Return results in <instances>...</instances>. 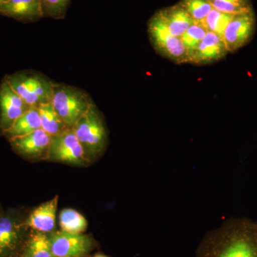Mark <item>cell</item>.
Listing matches in <instances>:
<instances>
[{"mask_svg":"<svg viewBox=\"0 0 257 257\" xmlns=\"http://www.w3.org/2000/svg\"><path fill=\"white\" fill-rule=\"evenodd\" d=\"M7 1H8V0H0V6L6 3Z\"/></svg>","mask_w":257,"mask_h":257,"instance_id":"484cf974","label":"cell"},{"mask_svg":"<svg viewBox=\"0 0 257 257\" xmlns=\"http://www.w3.org/2000/svg\"><path fill=\"white\" fill-rule=\"evenodd\" d=\"M58 196L44 203L36 208L25 223V226L36 230L38 232L49 233L55 228Z\"/></svg>","mask_w":257,"mask_h":257,"instance_id":"5bb4252c","label":"cell"},{"mask_svg":"<svg viewBox=\"0 0 257 257\" xmlns=\"http://www.w3.org/2000/svg\"><path fill=\"white\" fill-rule=\"evenodd\" d=\"M256 30V18L253 11L235 15L228 24L222 38L228 52H234L251 41Z\"/></svg>","mask_w":257,"mask_h":257,"instance_id":"52a82bcc","label":"cell"},{"mask_svg":"<svg viewBox=\"0 0 257 257\" xmlns=\"http://www.w3.org/2000/svg\"><path fill=\"white\" fill-rule=\"evenodd\" d=\"M157 13L165 23L169 32L175 37H182L194 23L193 19L179 3L159 10Z\"/></svg>","mask_w":257,"mask_h":257,"instance_id":"9a60e30c","label":"cell"},{"mask_svg":"<svg viewBox=\"0 0 257 257\" xmlns=\"http://www.w3.org/2000/svg\"><path fill=\"white\" fill-rule=\"evenodd\" d=\"M148 35L152 47L159 55L174 63H188L187 52L180 37L169 32L157 13L149 20Z\"/></svg>","mask_w":257,"mask_h":257,"instance_id":"5b68a950","label":"cell"},{"mask_svg":"<svg viewBox=\"0 0 257 257\" xmlns=\"http://www.w3.org/2000/svg\"><path fill=\"white\" fill-rule=\"evenodd\" d=\"M72 128L89 160L101 155L105 150L108 142L107 128L95 104L89 108Z\"/></svg>","mask_w":257,"mask_h":257,"instance_id":"3957f363","label":"cell"},{"mask_svg":"<svg viewBox=\"0 0 257 257\" xmlns=\"http://www.w3.org/2000/svg\"><path fill=\"white\" fill-rule=\"evenodd\" d=\"M25 257H55L49 236L42 232L32 235L25 250Z\"/></svg>","mask_w":257,"mask_h":257,"instance_id":"d6986e66","label":"cell"},{"mask_svg":"<svg viewBox=\"0 0 257 257\" xmlns=\"http://www.w3.org/2000/svg\"><path fill=\"white\" fill-rule=\"evenodd\" d=\"M41 119V128L51 136L58 135L69 128L56 112L50 102L37 106Z\"/></svg>","mask_w":257,"mask_h":257,"instance_id":"e0dca14e","label":"cell"},{"mask_svg":"<svg viewBox=\"0 0 257 257\" xmlns=\"http://www.w3.org/2000/svg\"><path fill=\"white\" fill-rule=\"evenodd\" d=\"M60 224L62 231L72 234H82L87 227V221L84 216L72 209L61 211Z\"/></svg>","mask_w":257,"mask_h":257,"instance_id":"ac0fdd59","label":"cell"},{"mask_svg":"<svg viewBox=\"0 0 257 257\" xmlns=\"http://www.w3.org/2000/svg\"><path fill=\"white\" fill-rule=\"evenodd\" d=\"M30 107L3 79L0 83V131L9 130Z\"/></svg>","mask_w":257,"mask_h":257,"instance_id":"9c48e42d","label":"cell"},{"mask_svg":"<svg viewBox=\"0 0 257 257\" xmlns=\"http://www.w3.org/2000/svg\"><path fill=\"white\" fill-rule=\"evenodd\" d=\"M179 4L194 22L202 23L213 9L208 0H181Z\"/></svg>","mask_w":257,"mask_h":257,"instance_id":"603a6c76","label":"cell"},{"mask_svg":"<svg viewBox=\"0 0 257 257\" xmlns=\"http://www.w3.org/2000/svg\"><path fill=\"white\" fill-rule=\"evenodd\" d=\"M213 9L229 15L253 11L250 0H208Z\"/></svg>","mask_w":257,"mask_h":257,"instance_id":"44dd1931","label":"cell"},{"mask_svg":"<svg viewBox=\"0 0 257 257\" xmlns=\"http://www.w3.org/2000/svg\"><path fill=\"white\" fill-rule=\"evenodd\" d=\"M194 257H257V221L230 219L208 231Z\"/></svg>","mask_w":257,"mask_h":257,"instance_id":"6da1fadb","label":"cell"},{"mask_svg":"<svg viewBox=\"0 0 257 257\" xmlns=\"http://www.w3.org/2000/svg\"><path fill=\"white\" fill-rule=\"evenodd\" d=\"M25 223L17 216H0V257L11 256L16 251L23 236Z\"/></svg>","mask_w":257,"mask_h":257,"instance_id":"7c38bea8","label":"cell"},{"mask_svg":"<svg viewBox=\"0 0 257 257\" xmlns=\"http://www.w3.org/2000/svg\"><path fill=\"white\" fill-rule=\"evenodd\" d=\"M52 137L42 128L32 133L10 140L15 151L28 158H46Z\"/></svg>","mask_w":257,"mask_h":257,"instance_id":"8fae6325","label":"cell"},{"mask_svg":"<svg viewBox=\"0 0 257 257\" xmlns=\"http://www.w3.org/2000/svg\"><path fill=\"white\" fill-rule=\"evenodd\" d=\"M93 257H109V256H107V255L104 254V253H96V254H94Z\"/></svg>","mask_w":257,"mask_h":257,"instance_id":"d4e9b609","label":"cell"},{"mask_svg":"<svg viewBox=\"0 0 257 257\" xmlns=\"http://www.w3.org/2000/svg\"><path fill=\"white\" fill-rule=\"evenodd\" d=\"M234 15L212 9L202 22L208 32H214L222 37L225 29Z\"/></svg>","mask_w":257,"mask_h":257,"instance_id":"7402d4cb","label":"cell"},{"mask_svg":"<svg viewBox=\"0 0 257 257\" xmlns=\"http://www.w3.org/2000/svg\"><path fill=\"white\" fill-rule=\"evenodd\" d=\"M46 159L75 166L86 165L89 161L72 127L52 137Z\"/></svg>","mask_w":257,"mask_h":257,"instance_id":"8992f818","label":"cell"},{"mask_svg":"<svg viewBox=\"0 0 257 257\" xmlns=\"http://www.w3.org/2000/svg\"><path fill=\"white\" fill-rule=\"evenodd\" d=\"M207 32V29L205 28L202 23L194 22L187 29V31L184 32L183 35L180 37L181 40L183 42L184 47H185L186 52H187L188 63L191 56L192 55L198 45L205 37Z\"/></svg>","mask_w":257,"mask_h":257,"instance_id":"ffe728a7","label":"cell"},{"mask_svg":"<svg viewBox=\"0 0 257 257\" xmlns=\"http://www.w3.org/2000/svg\"><path fill=\"white\" fill-rule=\"evenodd\" d=\"M71 0H41L43 18L62 20L65 18Z\"/></svg>","mask_w":257,"mask_h":257,"instance_id":"cb8c5ba5","label":"cell"},{"mask_svg":"<svg viewBox=\"0 0 257 257\" xmlns=\"http://www.w3.org/2000/svg\"><path fill=\"white\" fill-rule=\"evenodd\" d=\"M51 104L64 124L72 127L94 104L90 95L78 87L54 83Z\"/></svg>","mask_w":257,"mask_h":257,"instance_id":"7a4b0ae2","label":"cell"},{"mask_svg":"<svg viewBox=\"0 0 257 257\" xmlns=\"http://www.w3.org/2000/svg\"><path fill=\"white\" fill-rule=\"evenodd\" d=\"M25 103L30 106H37L50 102L52 82L47 76L35 71H20L4 77Z\"/></svg>","mask_w":257,"mask_h":257,"instance_id":"277c9868","label":"cell"},{"mask_svg":"<svg viewBox=\"0 0 257 257\" xmlns=\"http://www.w3.org/2000/svg\"><path fill=\"white\" fill-rule=\"evenodd\" d=\"M49 238L55 257H83L92 247L91 238L83 234L60 231L51 234Z\"/></svg>","mask_w":257,"mask_h":257,"instance_id":"ba28073f","label":"cell"},{"mask_svg":"<svg viewBox=\"0 0 257 257\" xmlns=\"http://www.w3.org/2000/svg\"><path fill=\"white\" fill-rule=\"evenodd\" d=\"M228 53L222 37L214 32H207L189 58V63L207 65L222 60Z\"/></svg>","mask_w":257,"mask_h":257,"instance_id":"30bf717a","label":"cell"},{"mask_svg":"<svg viewBox=\"0 0 257 257\" xmlns=\"http://www.w3.org/2000/svg\"><path fill=\"white\" fill-rule=\"evenodd\" d=\"M0 15L23 23H35L43 18L41 0H8L0 6Z\"/></svg>","mask_w":257,"mask_h":257,"instance_id":"4fadbf2b","label":"cell"},{"mask_svg":"<svg viewBox=\"0 0 257 257\" xmlns=\"http://www.w3.org/2000/svg\"><path fill=\"white\" fill-rule=\"evenodd\" d=\"M40 128L41 119L38 109L36 106H31L15 121L9 130L3 134L10 140L25 136Z\"/></svg>","mask_w":257,"mask_h":257,"instance_id":"2e32d148","label":"cell"}]
</instances>
